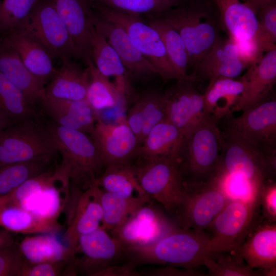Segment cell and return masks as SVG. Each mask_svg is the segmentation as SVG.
Instances as JSON below:
<instances>
[{"label": "cell", "instance_id": "50", "mask_svg": "<svg viewBox=\"0 0 276 276\" xmlns=\"http://www.w3.org/2000/svg\"><path fill=\"white\" fill-rule=\"evenodd\" d=\"M135 264L127 262L122 265H113L100 272L97 276H140L141 272L137 270Z\"/></svg>", "mask_w": 276, "mask_h": 276}, {"label": "cell", "instance_id": "38", "mask_svg": "<svg viewBox=\"0 0 276 276\" xmlns=\"http://www.w3.org/2000/svg\"><path fill=\"white\" fill-rule=\"evenodd\" d=\"M56 162L31 160L0 167V197L18 187L27 180L54 167Z\"/></svg>", "mask_w": 276, "mask_h": 276}, {"label": "cell", "instance_id": "14", "mask_svg": "<svg viewBox=\"0 0 276 276\" xmlns=\"http://www.w3.org/2000/svg\"><path fill=\"white\" fill-rule=\"evenodd\" d=\"M76 253L81 256L74 257L72 261L75 275L97 276L123 258L124 249L119 242L100 226L79 237Z\"/></svg>", "mask_w": 276, "mask_h": 276}, {"label": "cell", "instance_id": "52", "mask_svg": "<svg viewBox=\"0 0 276 276\" xmlns=\"http://www.w3.org/2000/svg\"><path fill=\"white\" fill-rule=\"evenodd\" d=\"M11 232L2 227H0V249L15 242Z\"/></svg>", "mask_w": 276, "mask_h": 276}, {"label": "cell", "instance_id": "3", "mask_svg": "<svg viewBox=\"0 0 276 276\" xmlns=\"http://www.w3.org/2000/svg\"><path fill=\"white\" fill-rule=\"evenodd\" d=\"M209 234L178 226L154 244L124 250L123 258L136 266L155 264L188 269L203 266Z\"/></svg>", "mask_w": 276, "mask_h": 276}, {"label": "cell", "instance_id": "24", "mask_svg": "<svg viewBox=\"0 0 276 276\" xmlns=\"http://www.w3.org/2000/svg\"><path fill=\"white\" fill-rule=\"evenodd\" d=\"M100 191L101 188L95 183L84 191L78 199L64 234L67 245L75 251L80 235L94 231L101 226L103 210Z\"/></svg>", "mask_w": 276, "mask_h": 276}, {"label": "cell", "instance_id": "55", "mask_svg": "<svg viewBox=\"0 0 276 276\" xmlns=\"http://www.w3.org/2000/svg\"><path fill=\"white\" fill-rule=\"evenodd\" d=\"M175 3L177 4V5L180 4H182V3H186V2H191V1H196V0H174ZM211 1H214V0H211Z\"/></svg>", "mask_w": 276, "mask_h": 276}, {"label": "cell", "instance_id": "31", "mask_svg": "<svg viewBox=\"0 0 276 276\" xmlns=\"http://www.w3.org/2000/svg\"><path fill=\"white\" fill-rule=\"evenodd\" d=\"M244 88V81L240 78L220 77L209 83L203 94L205 112L218 120L232 114Z\"/></svg>", "mask_w": 276, "mask_h": 276}, {"label": "cell", "instance_id": "22", "mask_svg": "<svg viewBox=\"0 0 276 276\" xmlns=\"http://www.w3.org/2000/svg\"><path fill=\"white\" fill-rule=\"evenodd\" d=\"M3 33L0 39L16 51L33 75L45 84L51 79L57 69L54 66L53 57L41 43L21 29Z\"/></svg>", "mask_w": 276, "mask_h": 276}, {"label": "cell", "instance_id": "20", "mask_svg": "<svg viewBox=\"0 0 276 276\" xmlns=\"http://www.w3.org/2000/svg\"><path fill=\"white\" fill-rule=\"evenodd\" d=\"M248 67L239 55L235 40L231 37L220 39L200 60L194 69L198 80H209V83L220 77L235 78Z\"/></svg>", "mask_w": 276, "mask_h": 276}, {"label": "cell", "instance_id": "16", "mask_svg": "<svg viewBox=\"0 0 276 276\" xmlns=\"http://www.w3.org/2000/svg\"><path fill=\"white\" fill-rule=\"evenodd\" d=\"M191 80H179L165 93L166 118L174 125L183 136L188 135L206 114L203 95Z\"/></svg>", "mask_w": 276, "mask_h": 276}, {"label": "cell", "instance_id": "4", "mask_svg": "<svg viewBox=\"0 0 276 276\" xmlns=\"http://www.w3.org/2000/svg\"><path fill=\"white\" fill-rule=\"evenodd\" d=\"M218 120L206 113L184 137L178 162L184 180L207 182L216 178L222 166V141Z\"/></svg>", "mask_w": 276, "mask_h": 276}, {"label": "cell", "instance_id": "7", "mask_svg": "<svg viewBox=\"0 0 276 276\" xmlns=\"http://www.w3.org/2000/svg\"><path fill=\"white\" fill-rule=\"evenodd\" d=\"M259 197L251 201L230 199L208 228L206 250L239 254L249 235L262 222Z\"/></svg>", "mask_w": 276, "mask_h": 276}, {"label": "cell", "instance_id": "29", "mask_svg": "<svg viewBox=\"0 0 276 276\" xmlns=\"http://www.w3.org/2000/svg\"><path fill=\"white\" fill-rule=\"evenodd\" d=\"M62 65L44 87V96L70 100L86 98L88 83L87 68L82 69L71 59L62 60Z\"/></svg>", "mask_w": 276, "mask_h": 276}, {"label": "cell", "instance_id": "56", "mask_svg": "<svg viewBox=\"0 0 276 276\" xmlns=\"http://www.w3.org/2000/svg\"><path fill=\"white\" fill-rule=\"evenodd\" d=\"M0 33H1V30H0Z\"/></svg>", "mask_w": 276, "mask_h": 276}, {"label": "cell", "instance_id": "48", "mask_svg": "<svg viewBox=\"0 0 276 276\" xmlns=\"http://www.w3.org/2000/svg\"><path fill=\"white\" fill-rule=\"evenodd\" d=\"M259 199L262 214L266 221H276V183L274 180L265 183L259 192Z\"/></svg>", "mask_w": 276, "mask_h": 276}, {"label": "cell", "instance_id": "41", "mask_svg": "<svg viewBox=\"0 0 276 276\" xmlns=\"http://www.w3.org/2000/svg\"><path fill=\"white\" fill-rule=\"evenodd\" d=\"M39 1L0 0L1 33L21 28Z\"/></svg>", "mask_w": 276, "mask_h": 276}, {"label": "cell", "instance_id": "13", "mask_svg": "<svg viewBox=\"0 0 276 276\" xmlns=\"http://www.w3.org/2000/svg\"><path fill=\"white\" fill-rule=\"evenodd\" d=\"M178 226L150 201L139 208L110 232L124 250L151 245Z\"/></svg>", "mask_w": 276, "mask_h": 276}, {"label": "cell", "instance_id": "30", "mask_svg": "<svg viewBox=\"0 0 276 276\" xmlns=\"http://www.w3.org/2000/svg\"><path fill=\"white\" fill-rule=\"evenodd\" d=\"M90 57L103 75L108 78L113 77V83L123 96L131 94V85L124 65L114 49L96 29L90 42Z\"/></svg>", "mask_w": 276, "mask_h": 276}, {"label": "cell", "instance_id": "11", "mask_svg": "<svg viewBox=\"0 0 276 276\" xmlns=\"http://www.w3.org/2000/svg\"><path fill=\"white\" fill-rule=\"evenodd\" d=\"M226 116L227 125L263 154L276 158V100L269 97L242 111Z\"/></svg>", "mask_w": 276, "mask_h": 276}, {"label": "cell", "instance_id": "54", "mask_svg": "<svg viewBox=\"0 0 276 276\" xmlns=\"http://www.w3.org/2000/svg\"><path fill=\"white\" fill-rule=\"evenodd\" d=\"M14 123L0 109V131Z\"/></svg>", "mask_w": 276, "mask_h": 276}, {"label": "cell", "instance_id": "46", "mask_svg": "<svg viewBox=\"0 0 276 276\" xmlns=\"http://www.w3.org/2000/svg\"><path fill=\"white\" fill-rule=\"evenodd\" d=\"M72 261L62 260L32 264L26 260L19 276L74 275Z\"/></svg>", "mask_w": 276, "mask_h": 276}, {"label": "cell", "instance_id": "26", "mask_svg": "<svg viewBox=\"0 0 276 276\" xmlns=\"http://www.w3.org/2000/svg\"><path fill=\"white\" fill-rule=\"evenodd\" d=\"M67 196L66 189L55 184L31 195L19 207L32 214L42 231H48L56 227L57 219L63 212Z\"/></svg>", "mask_w": 276, "mask_h": 276}, {"label": "cell", "instance_id": "42", "mask_svg": "<svg viewBox=\"0 0 276 276\" xmlns=\"http://www.w3.org/2000/svg\"><path fill=\"white\" fill-rule=\"evenodd\" d=\"M115 11L142 16L159 13L177 6L174 0H92Z\"/></svg>", "mask_w": 276, "mask_h": 276}, {"label": "cell", "instance_id": "6", "mask_svg": "<svg viewBox=\"0 0 276 276\" xmlns=\"http://www.w3.org/2000/svg\"><path fill=\"white\" fill-rule=\"evenodd\" d=\"M57 154L41 118L15 122L0 131V167L31 160L56 162Z\"/></svg>", "mask_w": 276, "mask_h": 276}, {"label": "cell", "instance_id": "5", "mask_svg": "<svg viewBox=\"0 0 276 276\" xmlns=\"http://www.w3.org/2000/svg\"><path fill=\"white\" fill-rule=\"evenodd\" d=\"M221 134V172L246 182L257 192L265 183L274 180L275 158L254 148L227 125Z\"/></svg>", "mask_w": 276, "mask_h": 276}, {"label": "cell", "instance_id": "36", "mask_svg": "<svg viewBox=\"0 0 276 276\" xmlns=\"http://www.w3.org/2000/svg\"><path fill=\"white\" fill-rule=\"evenodd\" d=\"M100 197L103 210L101 226L107 232L119 226L139 208L151 201L139 196L125 197L101 188Z\"/></svg>", "mask_w": 276, "mask_h": 276}, {"label": "cell", "instance_id": "47", "mask_svg": "<svg viewBox=\"0 0 276 276\" xmlns=\"http://www.w3.org/2000/svg\"><path fill=\"white\" fill-rule=\"evenodd\" d=\"M26 261L15 242L0 249V276H19Z\"/></svg>", "mask_w": 276, "mask_h": 276}, {"label": "cell", "instance_id": "15", "mask_svg": "<svg viewBox=\"0 0 276 276\" xmlns=\"http://www.w3.org/2000/svg\"><path fill=\"white\" fill-rule=\"evenodd\" d=\"M89 134L102 157L105 168L130 164L132 158L137 155L140 145L126 119L112 124L97 116Z\"/></svg>", "mask_w": 276, "mask_h": 276}, {"label": "cell", "instance_id": "53", "mask_svg": "<svg viewBox=\"0 0 276 276\" xmlns=\"http://www.w3.org/2000/svg\"><path fill=\"white\" fill-rule=\"evenodd\" d=\"M275 0H243L256 13L258 9Z\"/></svg>", "mask_w": 276, "mask_h": 276}, {"label": "cell", "instance_id": "1", "mask_svg": "<svg viewBox=\"0 0 276 276\" xmlns=\"http://www.w3.org/2000/svg\"><path fill=\"white\" fill-rule=\"evenodd\" d=\"M61 162L56 164L67 197H79L96 183L105 165L101 156L87 133L46 122Z\"/></svg>", "mask_w": 276, "mask_h": 276}, {"label": "cell", "instance_id": "32", "mask_svg": "<svg viewBox=\"0 0 276 276\" xmlns=\"http://www.w3.org/2000/svg\"><path fill=\"white\" fill-rule=\"evenodd\" d=\"M18 245L25 259L32 264L72 261L75 254L52 235L27 236Z\"/></svg>", "mask_w": 276, "mask_h": 276}, {"label": "cell", "instance_id": "25", "mask_svg": "<svg viewBox=\"0 0 276 276\" xmlns=\"http://www.w3.org/2000/svg\"><path fill=\"white\" fill-rule=\"evenodd\" d=\"M0 72L21 90L32 106L40 104L45 84L28 70L16 51L1 39Z\"/></svg>", "mask_w": 276, "mask_h": 276}, {"label": "cell", "instance_id": "23", "mask_svg": "<svg viewBox=\"0 0 276 276\" xmlns=\"http://www.w3.org/2000/svg\"><path fill=\"white\" fill-rule=\"evenodd\" d=\"M40 105L41 113L52 122L87 134L94 128L98 116L86 99L75 101L44 96Z\"/></svg>", "mask_w": 276, "mask_h": 276}, {"label": "cell", "instance_id": "33", "mask_svg": "<svg viewBox=\"0 0 276 276\" xmlns=\"http://www.w3.org/2000/svg\"><path fill=\"white\" fill-rule=\"evenodd\" d=\"M145 21L160 35L167 54L180 80L196 81L197 78L188 74L189 58L185 44L177 32L160 18L153 15H145Z\"/></svg>", "mask_w": 276, "mask_h": 276}, {"label": "cell", "instance_id": "27", "mask_svg": "<svg viewBox=\"0 0 276 276\" xmlns=\"http://www.w3.org/2000/svg\"><path fill=\"white\" fill-rule=\"evenodd\" d=\"M183 139L180 130L166 119L151 129L139 146L136 156L142 160L169 157L178 160Z\"/></svg>", "mask_w": 276, "mask_h": 276}, {"label": "cell", "instance_id": "35", "mask_svg": "<svg viewBox=\"0 0 276 276\" xmlns=\"http://www.w3.org/2000/svg\"><path fill=\"white\" fill-rule=\"evenodd\" d=\"M88 83L86 100L97 114L98 111L117 107L125 97L114 83L103 75L92 61L86 63Z\"/></svg>", "mask_w": 276, "mask_h": 276}, {"label": "cell", "instance_id": "45", "mask_svg": "<svg viewBox=\"0 0 276 276\" xmlns=\"http://www.w3.org/2000/svg\"><path fill=\"white\" fill-rule=\"evenodd\" d=\"M140 98L143 103V142L147 134L154 125L167 119L166 99L165 93L157 91L147 92Z\"/></svg>", "mask_w": 276, "mask_h": 276}, {"label": "cell", "instance_id": "43", "mask_svg": "<svg viewBox=\"0 0 276 276\" xmlns=\"http://www.w3.org/2000/svg\"><path fill=\"white\" fill-rule=\"evenodd\" d=\"M258 30L256 42L261 51L276 49V0L261 7L256 13Z\"/></svg>", "mask_w": 276, "mask_h": 276}, {"label": "cell", "instance_id": "9", "mask_svg": "<svg viewBox=\"0 0 276 276\" xmlns=\"http://www.w3.org/2000/svg\"><path fill=\"white\" fill-rule=\"evenodd\" d=\"M229 200L217 178L207 182L185 181L174 221L184 229L205 231Z\"/></svg>", "mask_w": 276, "mask_h": 276}, {"label": "cell", "instance_id": "49", "mask_svg": "<svg viewBox=\"0 0 276 276\" xmlns=\"http://www.w3.org/2000/svg\"><path fill=\"white\" fill-rule=\"evenodd\" d=\"M126 121L129 127L136 136L140 146L143 142L144 126L143 103L140 97L129 109Z\"/></svg>", "mask_w": 276, "mask_h": 276}, {"label": "cell", "instance_id": "44", "mask_svg": "<svg viewBox=\"0 0 276 276\" xmlns=\"http://www.w3.org/2000/svg\"><path fill=\"white\" fill-rule=\"evenodd\" d=\"M0 226L13 232H39L38 223L32 214L15 206H0Z\"/></svg>", "mask_w": 276, "mask_h": 276}, {"label": "cell", "instance_id": "10", "mask_svg": "<svg viewBox=\"0 0 276 276\" xmlns=\"http://www.w3.org/2000/svg\"><path fill=\"white\" fill-rule=\"evenodd\" d=\"M141 187L149 197L174 214L181 201L184 178L178 160L169 157L142 160L134 165Z\"/></svg>", "mask_w": 276, "mask_h": 276}, {"label": "cell", "instance_id": "51", "mask_svg": "<svg viewBox=\"0 0 276 276\" xmlns=\"http://www.w3.org/2000/svg\"><path fill=\"white\" fill-rule=\"evenodd\" d=\"M147 276H193L198 273L194 270L167 265L165 267L157 268L143 273Z\"/></svg>", "mask_w": 276, "mask_h": 276}, {"label": "cell", "instance_id": "37", "mask_svg": "<svg viewBox=\"0 0 276 276\" xmlns=\"http://www.w3.org/2000/svg\"><path fill=\"white\" fill-rule=\"evenodd\" d=\"M0 109L14 123L42 118L21 90L0 72Z\"/></svg>", "mask_w": 276, "mask_h": 276}, {"label": "cell", "instance_id": "40", "mask_svg": "<svg viewBox=\"0 0 276 276\" xmlns=\"http://www.w3.org/2000/svg\"><path fill=\"white\" fill-rule=\"evenodd\" d=\"M56 164L42 173L27 180L9 194L1 197L0 206L19 207L24 200L43 188L57 183H62L56 168Z\"/></svg>", "mask_w": 276, "mask_h": 276}, {"label": "cell", "instance_id": "2", "mask_svg": "<svg viewBox=\"0 0 276 276\" xmlns=\"http://www.w3.org/2000/svg\"><path fill=\"white\" fill-rule=\"evenodd\" d=\"M211 0L180 4L164 12L151 14L169 24L181 37L194 68L221 39L220 19L213 12Z\"/></svg>", "mask_w": 276, "mask_h": 276}, {"label": "cell", "instance_id": "21", "mask_svg": "<svg viewBox=\"0 0 276 276\" xmlns=\"http://www.w3.org/2000/svg\"><path fill=\"white\" fill-rule=\"evenodd\" d=\"M239 254L248 265L263 275H275L276 224L262 222L241 246Z\"/></svg>", "mask_w": 276, "mask_h": 276}, {"label": "cell", "instance_id": "28", "mask_svg": "<svg viewBox=\"0 0 276 276\" xmlns=\"http://www.w3.org/2000/svg\"><path fill=\"white\" fill-rule=\"evenodd\" d=\"M221 25L229 36L241 40L256 42L258 19L255 12L240 0H214Z\"/></svg>", "mask_w": 276, "mask_h": 276}, {"label": "cell", "instance_id": "8", "mask_svg": "<svg viewBox=\"0 0 276 276\" xmlns=\"http://www.w3.org/2000/svg\"><path fill=\"white\" fill-rule=\"evenodd\" d=\"M93 7L99 16L119 25L127 32L133 44L163 81L180 80L158 32L143 21L142 16L121 13L94 2Z\"/></svg>", "mask_w": 276, "mask_h": 276}, {"label": "cell", "instance_id": "18", "mask_svg": "<svg viewBox=\"0 0 276 276\" xmlns=\"http://www.w3.org/2000/svg\"><path fill=\"white\" fill-rule=\"evenodd\" d=\"M93 20L95 29L117 53L128 73L136 77L157 74L122 28L101 17L95 10Z\"/></svg>", "mask_w": 276, "mask_h": 276}, {"label": "cell", "instance_id": "39", "mask_svg": "<svg viewBox=\"0 0 276 276\" xmlns=\"http://www.w3.org/2000/svg\"><path fill=\"white\" fill-rule=\"evenodd\" d=\"M203 266L210 276H259L262 272L248 265L239 254L208 251L203 258Z\"/></svg>", "mask_w": 276, "mask_h": 276}, {"label": "cell", "instance_id": "17", "mask_svg": "<svg viewBox=\"0 0 276 276\" xmlns=\"http://www.w3.org/2000/svg\"><path fill=\"white\" fill-rule=\"evenodd\" d=\"M54 2L79 58L86 64L91 60L90 42L95 30L93 1L54 0Z\"/></svg>", "mask_w": 276, "mask_h": 276}, {"label": "cell", "instance_id": "12", "mask_svg": "<svg viewBox=\"0 0 276 276\" xmlns=\"http://www.w3.org/2000/svg\"><path fill=\"white\" fill-rule=\"evenodd\" d=\"M18 29L24 30L41 43L53 58L62 61L79 58L54 0H40L28 21Z\"/></svg>", "mask_w": 276, "mask_h": 276}, {"label": "cell", "instance_id": "34", "mask_svg": "<svg viewBox=\"0 0 276 276\" xmlns=\"http://www.w3.org/2000/svg\"><path fill=\"white\" fill-rule=\"evenodd\" d=\"M96 183L103 190L125 197H140L151 200L137 180L135 169L131 164L109 166L97 179Z\"/></svg>", "mask_w": 276, "mask_h": 276}, {"label": "cell", "instance_id": "19", "mask_svg": "<svg viewBox=\"0 0 276 276\" xmlns=\"http://www.w3.org/2000/svg\"><path fill=\"white\" fill-rule=\"evenodd\" d=\"M240 79L244 88L233 112L244 111L270 96L276 82V49L267 52Z\"/></svg>", "mask_w": 276, "mask_h": 276}]
</instances>
